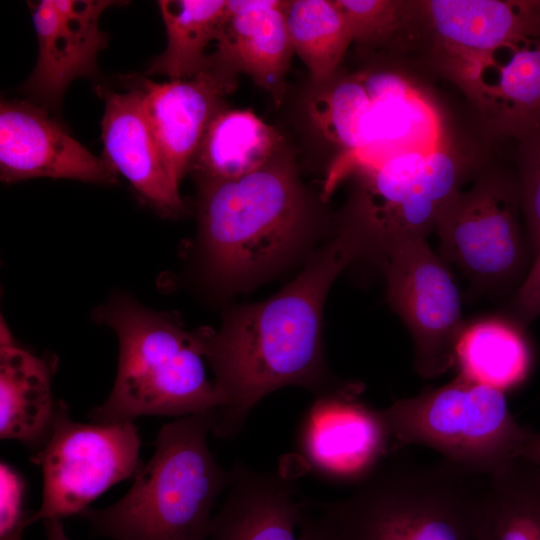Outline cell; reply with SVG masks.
<instances>
[{"instance_id":"cell-1","label":"cell","mask_w":540,"mask_h":540,"mask_svg":"<svg viewBox=\"0 0 540 540\" xmlns=\"http://www.w3.org/2000/svg\"><path fill=\"white\" fill-rule=\"evenodd\" d=\"M360 255L339 228L302 272L271 298L232 310L217 332H199L220 405L212 434L236 437L250 411L284 386H299L315 398L356 397V387L339 383L323 355L322 312L337 275Z\"/></svg>"},{"instance_id":"cell-2","label":"cell","mask_w":540,"mask_h":540,"mask_svg":"<svg viewBox=\"0 0 540 540\" xmlns=\"http://www.w3.org/2000/svg\"><path fill=\"white\" fill-rule=\"evenodd\" d=\"M199 183V232L208 271L239 288L277 269L307 244L320 224L317 199L285 146L241 177Z\"/></svg>"},{"instance_id":"cell-3","label":"cell","mask_w":540,"mask_h":540,"mask_svg":"<svg viewBox=\"0 0 540 540\" xmlns=\"http://www.w3.org/2000/svg\"><path fill=\"white\" fill-rule=\"evenodd\" d=\"M214 423L209 411L164 424L125 495L79 515L91 533L112 540H207L215 503L233 481L232 469L209 449Z\"/></svg>"},{"instance_id":"cell-4","label":"cell","mask_w":540,"mask_h":540,"mask_svg":"<svg viewBox=\"0 0 540 540\" xmlns=\"http://www.w3.org/2000/svg\"><path fill=\"white\" fill-rule=\"evenodd\" d=\"M480 477L444 459L383 463L349 495L308 502L334 540H475Z\"/></svg>"},{"instance_id":"cell-5","label":"cell","mask_w":540,"mask_h":540,"mask_svg":"<svg viewBox=\"0 0 540 540\" xmlns=\"http://www.w3.org/2000/svg\"><path fill=\"white\" fill-rule=\"evenodd\" d=\"M99 316L117 335L119 357L113 388L88 413L91 422L180 418L218 409L199 332H187L172 317L125 297L109 301Z\"/></svg>"},{"instance_id":"cell-6","label":"cell","mask_w":540,"mask_h":540,"mask_svg":"<svg viewBox=\"0 0 540 540\" xmlns=\"http://www.w3.org/2000/svg\"><path fill=\"white\" fill-rule=\"evenodd\" d=\"M447 140L427 151H409L353 172L356 184L339 226L360 255L380 260L391 248L425 239L462 190L470 162Z\"/></svg>"},{"instance_id":"cell-7","label":"cell","mask_w":540,"mask_h":540,"mask_svg":"<svg viewBox=\"0 0 540 540\" xmlns=\"http://www.w3.org/2000/svg\"><path fill=\"white\" fill-rule=\"evenodd\" d=\"M394 448L422 445L489 477L513 459L531 430L510 413L504 392L457 375L381 410Z\"/></svg>"},{"instance_id":"cell-8","label":"cell","mask_w":540,"mask_h":540,"mask_svg":"<svg viewBox=\"0 0 540 540\" xmlns=\"http://www.w3.org/2000/svg\"><path fill=\"white\" fill-rule=\"evenodd\" d=\"M521 216L518 179L484 172L442 212L435 229L441 258L482 288H512L515 294L532 264Z\"/></svg>"},{"instance_id":"cell-9","label":"cell","mask_w":540,"mask_h":540,"mask_svg":"<svg viewBox=\"0 0 540 540\" xmlns=\"http://www.w3.org/2000/svg\"><path fill=\"white\" fill-rule=\"evenodd\" d=\"M140 449L134 421L76 422L58 402L51 433L31 457L43 480L33 523L80 515L113 485L134 478L143 465Z\"/></svg>"},{"instance_id":"cell-10","label":"cell","mask_w":540,"mask_h":540,"mask_svg":"<svg viewBox=\"0 0 540 540\" xmlns=\"http://www.w3.org/2000/svg\"><path fill=\"white\" fill-rule=\"evenodd\" d=\"M540 38V0L409 1L403 49L423 44L431 66L455 85L502 45Z\"/></svg>"},{"instance_id":"cell-11","label":"cell","mask_w":540,"mask_h":540,"mask_svg":"<svg viewBox=\"0 0 540 540\" xmlns=\"http://www.w3.org/2000/svg\"><path fill=\"white\" fill-rule=\"evenodd\" d=\"M387 280V298L409 329L415 369L434 378L455 365L464 329L458 287L444 260L426 239L403 242L379 260Z\"/></svg>"},{"instance_id":"cell-12","label":"cell","mask_w":540,"mask_h":540,"mask_svg":"<svg viewBox=\"0 0 540 540\" xmlns=\"http://www.w3.org/2000/svg\"><path fill=\"white\" fill-rule=\"evenodd\" d=\"M297 448L315 475L353 486L395 450L381 410L349 396L315 398L299 425Z\"/></svg>"},{"instance_id":"cell-13","label":"cell","mask_w":540,"mask_h":540,"mask_svg":"<svg viewBox=\"0 0 540 540\" xmlns=\"http://www.w3.org/2000/svg\"><path fill=\"white\" fill-rule=\"evenodd\" d=\"M110 0L29 2L38 40L36 66L20 90L41 106H57L77 77L97 71V54L107 45L99 18Z\"/></svg>"},{"instance_id":"cell-14","label":"cell","mask_w":540,"mask_h":540,"mask_svg":"<svg viewBox=\"0 0 540 540\" xmlns=\"http://www.w3.org/2000/svg\"><path fill=\"white\" fill-rule=\"evenodd\" d=\"M0 176L6 183L35 177L112 183L117 173L74 139L47 108L13 100L0 105Z\"/></svg>"},{"instance_id":"cell-15","label":"cell","mask_w":540,"mask_h":540,"mask_svg":"<svg viewBox=\"0 0 540 540\" xmlns=\"http://www.w3.org/2000/svg\"><path fill=\"white\" fill-rule=\"evenodd\" d=\"M458 87L493 134L520 145L540 134V38L497 48L466 73Z\"/></svg>"},{"instance_id":"cell-16","label":"cell","mask_w":540,"mask_h":540,"mask_svg":"<svg viewBox=\"0 0 540 540\" xmlns=\"http://www.w3.org/2000/svg\"><path fill=\"white\" fill-rule=\"evenodd\" d=\"M284 7V0H228L205 67L233 79L246 74L280 105L294 53Z\"/></svg>"},{"instance_id":"cell-17","label":"cell","mask_w":540,"mask_h":540,"mask_svg":"<svg viewBox=\"0 0 540 540\" xmlns=\"http://www.w3.org/2000/svg\"><path fill=\"white\" fill-rule=\"evenodd\" d=\"M142 92L143 109L173 182L180 187L204 132L237 85L205 67L194 78L163 83L131 77Z\"/></svg>"},{"instance_id":"cell-18","label":"cell","mask_w":540,"mask_h":540,"mask_svg":"<svg viewBox=\"0 0 540 540\" xmlns=\"http://www.w3.org/2000/svg\"><path fill=\"white\" fill-rule=\"evenodd\" d=\"M127 92L103 90L101 122L104 159L121 173L148 204L165 215L183 211L173 182L147 121L142 92L130 77Z\"/></svg>"},{"instance_id":"cell-19","label":"cell","mask_w":540,"mask_h":540,"mask_svg":"<svg viewBox=\"0 0 540 540\" xmlns=\"http://www.w3.org/2000/svg\"><path fill=\"white\" fill-rule=\"evenodd\" d=\"M233 481L207 540H297L305 509L294 478L282 471L232 467Z\"/></svg>"},{"instance_id":"cell-20","label":"cell","mask_w":540,"mask_h":540,"mask_svg":"<svg viewBox=\"0 0 540 540\" xmlns=\"http://www.w3.org/2000/svg\"><path fill=\"white\" fill-rule=\"evenodd\" d=\"M58 402L44 359L21 348L3 320L0 326V437L38 451L47 441Z\"/></svg>"},{"instance_id":"cell-21","label":"cell","mask_w":540,"mask_h":540,"mask_svg":"<svg viewBox=\"0 0 540 540\" xmlns=\"http://www.w3.org/2000/svg\"><path fill=\"white\" fill-rule=\"evenodd\" d=\"M370 97L359 72L340 70L320 83H311L305 108L315 134L336 148L327 191L365 161L371 145Z\"/></svg>"},{"instance_id":"cell-22","label":"cell","mask_w":540,"mask_h":540,"mask_svg":"<svg viewBox=\"0 0 540 540\" xmlns=\"http://www.w3.org/2000/svg\"><path fill=\"white\" fill-rule=\"evenodd\" d=\"M285 146L281 134L253 110L224 106L209 122L189 171L198 182L241 177Z\"/></svg>"},{"instance_id":"cell-23","label":"cell","mask_w":540,"mask_h":540,"mask_svg":"<svg viewBox=\"0 0 540 540\" xmlns=\"http://www.w3.org/2000/svg\"><path fill=\"white\" fill-rule=\"evenodd\" d=\"M475 540H540V468L518 457L487 478Z\"/></svg>"},{"instance_id":"cell-24","label":"cell","mask_w":540,"mask_h":540,"mask_svg":"<svg viewBox=\"0 0 540 540\" xmlns=\"http://www.w3.org/2000/svg\"><path fill=\"white\" fill-rule=\"evenodd\" d=\"M455 364L459 375L505 393L527 377L531 352L519 326L489 318L464 327Z\"/></svg>"},{"instance_id":"cell-25","label":"cell","mask_w":540,"mask_h":540,"mask_svg":"<svg viewBox=\"0 0 540 540\" xmlns=\"http://www.w3.org/2000/svg\"><path fill=\"white\" fill-rule=\"evenodd\" d=\"M228 0H160L167 46L151 63L148 74L170 81L194 78L206 66V48L215 41Z\"/></svg>"},{"instance_id":"cell-26","label":"cell","mask_w":540,"mask_h":540,"mask_svg":"<svg viewBox=\"0 0 540 540\" xmlns=\"http://www.w3.org/2000/svg\"><path fill=\"white\" fill-rule=\"evenodd\" d=\"M284 12L293 51L309 70L311 83L331 78L352 44L335 1L289 0L285 1Z\"/></svg>"},{"instance_id":"cell-27","label":"cell","mask_w":540,"mask_h":540,"mask_svg":"<svg viewBox=\"0 0 540 540\" xmlns=\"http://www.w3.org/2000/svg\"><path fill=\"white\" fill-rule=\"evenodd\" d=\"M344 16L357 52L372 56L400 50L408 20V1L334 0Z\"/></svg>"},{"instance_id":"cell-28","label":"cell","mask_w":540,"mask_h":540,"mask_svg":"<svg viewBox=\"0 0 540 540\" xmlns=\"http://www.w3.org/2000/svg\"><path fill=\"white\" fill-rule=\"evenodd\" d=\"M519 190L532 257L540 247V134L521 146Z\"/></svg>"},{"instance_id":"cell-29","label":"cell","mask_w":540,"mask_h":540,"mask_svg":"<svg viewBox=\"0 0 540 540\" xmlns=\"http://www.w3.org/2000/svg\"><path fill=\"white\" fill-rule=\"evenodd\" d=\"M26 483L19 471L0 464V538L21 531L33 523V513L24 507Z\"/></svg>"},{"instance_id":"cell-30","label":"cell","mask_w":540,"mask_h":540,"mask_svg":"<svg viewBox=\"0 0 540 540\" xmlns=\"http://www.w3.org/2000/svg\"><path fill=\"white\" fill-rule=\"evenodd\" d=\"M512 308L520 324H527L540 315V247L526 279L514 294Z\"/></svg>"},{"instance_id":"cell-31","label":"cell","mask_w":540,"mask_h":540,"mask_svg":"<svg viewBox=\"0 0 540 540\" xmlns=\"http://www.w3.org/2000/svg\"><path fill=\"white\" fill-rule=\"evenodd\" d=\"M297 540H334L306 501Z\"/></svg>"},{"instance_id":"cell-32","label":"cell","mask_w":540,"mask_h":540,"mask_svg":"<svg viewBox=\"0 0 540 540\" xmlns=\"http://www.w3.org/2000/svg\"><path fill=\"white\" fill-rule=\"evenodd\" d=\"M524 458L540 468V432H531L517 452V458Z\"/></svg>"},{"instance_id":"cell-33","label":"cell","mask_w":540,"mask_h":540,"mask_svg":"<svg viewBox=\"0 0 540 540\" xmlns=\"http://www.w3.org/2000/svg\"><path fill=\"white\" fill-rule=\"evenodd\" d=\"M42 522L44 525L45 540H70L65 532L63 520L45 519Z\"/></svg>"},{"instance_id":"cell-34","label":"cell","mask_w":540,"mask_h":540,"mask_svg":"<svg viewBox=\"0 0 540 540\" xmlns=\"http://www.w3.org/2000/svg\"><path fill=\"white\" fill-rule=\"evenodd\" d=\"M23 530L17 531L9 536L0 538V540H22Z\"/></svg>"}]
</instances>
